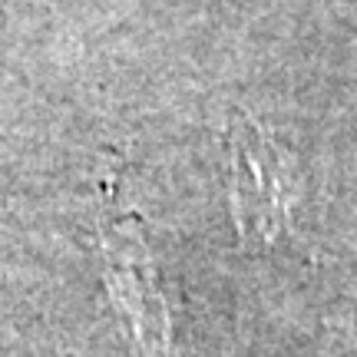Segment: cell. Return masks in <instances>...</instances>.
<instances>
[{"mask_svg":"<svg viewBox=\"0 0 357 357\" xmlns=\"http://www.w3.org/2000/svg\"><path fill=\"white\" fill-rule=\"evenodd\" d=\"M231 162V212L248 245H271L291 222L294 178L291 169L252 119H231L229 126Z\"/></svg>","mask_w":357,"mask_h":357,"instance_id":"1","label":"cell"},{"mask_svg":"<svg viewBox=\"0 0 357 357\" xmlns=\"http://www.w3.org/2000/svg\"><path fill=\"white\" fill-rule=\"evenodd\" d=\"M106 248V275L116 294V305L123 307L136 347L142 357H176L172 354V328H169L166 298L155 278L149 248L142 245L132 222L106 225L102 235Z\"/></svg>","mask_w":357,"mask_h":357,"instance_id":"2","label":"cell"}]
</instances>
